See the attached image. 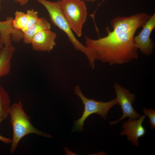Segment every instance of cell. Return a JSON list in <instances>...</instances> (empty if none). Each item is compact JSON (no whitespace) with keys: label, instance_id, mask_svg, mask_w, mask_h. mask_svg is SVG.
Segmentation results:
<instances>
[{"label":"cell","instance_id":"1","mask_svg":"<svg viewBox=\"0 0 155 155\" xmlns=\"http://www.w3.org/2000/svg\"><path fill=\"white\" fill-rule=\"evenodd\" d=\"M151 15L139 13L129 17L118 16L110 22L113 30L106 29L107 35L97 39L85 36V46L94 59L110 65L122 64L138 59L134 34Z\"/></svg>","mask_w":155,"mask_h":155},{"label":"cell","instance_id":"2","mask_svg":"<svg viewBox=\"0 0 155 155\" xmlns=\"http://www.w3.org/2000/svg\"><path fill=\"white\" fill-rule=\"evenodd\" d=\"M9 115L13 129L10 148L11 153L16 150L20 141L28 134L34 133L46 137H52L51 135L38 130L32 125L30 117L24 111L21 100L11 106Z\"/></svg>","mask_w":155,"mask_h":155},{"label":"cell","instance_id":"3","mask_svg":"<svg viewBox=\"0 0 155 155\" xmlns=\"http://www.w3.org/2000/svg\"><path fill=\"white\" fill-rule=\"evenodd\" d=\"M46 9L53 24L67 35L74 48L85 54L91 67L95 66V60L92 51L82 44L76 38L68 23L61 12L60 0L51 2L46 0H36Z\"/></svg>","mask_w":155,"mask_h":155},{"label":"cell","instance_id":"4","mask_svg":"<svg viewBox=\"0 0 155 155\" xmlns=\"http://www.w3.org/2000/svg\"><path fill=\"white\" fill-rule=\"evenodd\" d=\"M74 93L81 99L84 105V109L81 117L74 121L72 129L73 131H82L84 129L85 121L90 115L93 114L100 115L104 119H106L110 109L114 106L118 104L116 98L107 102L88 98L84 95L79 85L75 87Z\"/></svg>","mask_w":155,"mask_h":155},{"label":"cell","instance_id":"5","mask_svg":"<svg viewBox=\"0 0 155 155\" xmlns=\"http://www.w3.org/2000/svg\"><path fill=\"white\" fill-rule=\"evenodd\" d=\"M61 12L73 32L79 37L88 15L85 2L82 0H61Z\"/></svg>","mask_w":155,"mask_h":155},{"label":"cell","instance_id":"6","mask_svg":"<svg viewBox=\"0 0 155 155\" xmlns=\"http://www.w3.org/2000/svg\"><path fill=\"white\" fill-rule=\"evenodd\" d=\"M114 88L116 95V98L118 104L121 107L123 114L119 119L111 121L110 125H115L127 117L132 119L140 117L141 115L135 111L132 106L135 98V95L130 93L128 90L117 83H115Z\"/></svg>","mask_w":155,"mask_h":155},{"label":"cell","instance_id":"7","mask_svg":"<svg viewBox=\"0 0 155 155\" xmlns=\"http://www.w3.org/2000/svg\"><path fill=\"white\" fill-rule=\"evenodd\" d=\"M143 29L138 35L134 37V40L138 49L146 56L152 53L154 44L150 38L151 32L155 28V13L142 26Z\"/></svg>","mask_w":155,"mask_h":155},{"label":"cell","instance_id":"8","mask_svg":"<svg viewBox=\"0 0 155 155\" xmlns=\"http://www.w3.org/2000/svg\"><path fill=\"white\" fill-rule=\"evenodd\" d=\"M146 117L143 115L136 119L129 118L123 125L122 128L123 130L121 132L120 135H127V138L133 145L139 147L138 139L143 136L146 132V129L142 125Z\"/></svg>","mask_w":155,"mask_h":155},{"label":"cell","instance_id":"9","mask_svg":"<svg viewBox=\"0 0 155 155\" xmlns=\"http://www.w3.org/2000/svg\"><path fill=\"white\" fill-rule=\"evenodd\" d=\"M57 35L50 29L42 30L35 34L30 44L32 49L36 51L50 52L55 46Z\"/></svg>","mask_w":155,"mask_h":155},{"label":"cell","instance_id":"10","mask_svg":"<svg viewBox=\"0 0 155 155\" xmlns=\"http://www.w3.org/2000/svg\"><path fill=\"white\" fill-rule=\"evenodd\" d=\"M13 18H7L5 20L0 21V35L4 46L12 45L11 37L14 38L20 34L21 30L14 28L12 24Z\"/></svg>","mask_w":155,"mask_h":155},{"label":"cell","instance_id":"11","mask_svg":"<svg viewBox=\"0 0 155 155\" xmlns=\"http://www.w3.org/2000/svg\"><path fill=\"white\" fill-rule=\"evenodd\" d=\"M16 49L11 45L4 46L0 53V78L7 75L11 68V60Z\"/></svg>","mask_w":155,"mask_h":155},{"label":"cell","instance_id":"12","mask_svg":"<svg viewBox=\"0 0 155 155\" xmlns=\"http://www.w3.org/2000/svg\"><path fill=\"white\" fill-rule=\"evenodd\" d=\"M51 24L45 18H39L36 22L24 33L23 40L26 44H30L34 36L44 30L50 29Z\"/></svg>","mask_w":155,"mask_h":155},{"label":"cell","instance_id":"13","mask_svg":"<svg viewBox=\"0 0 155 155\" xmlns=\"http://www.w3.org/2000/svg\"><path fill=\"white\" fill-rule=\"evenodd\" d=\"M10 104L8 93L0 85V124L9 115Z\"/></svg>","mask_w":155,"mask_h":155},{"label":"cell","instance_id":"14","mask_svg":"<svg viewBox=\"0 0 155 155\" xmlns=\"http://www.w3.org/2000/svg\"><path fill=\"white\" fill-rule=\"evenodd\" d=\"M15 18L12 21L13 28L22 31L26 27L27 21L26 13L20 11H16L15 13Z\"/></svg>","mask_w":155,"mask_h":155},{"label":"cell","instance_id":"15","mask_svg":"<svg viewBox=\"0 0 155 155\" xmlns=\"http://www.w3.org/2000/svg\"><path fill=\"white\" fill-rule=\"evenodd\" d=\"M27 17V21L25 27L21 31L24 33L35 24L38 20V12L33 9H28L26 13Z\"/></svg>","mask_w":155,"mask_h":155},{"label":"cell","instance_id":"16","mask_svg":"<svg viewBox=\"0 0 155 155\" xmlns=\"http://www.w3.org/2000/svg\"><path fill=\"white\" fill-rule=\"evenodd\" d=\"M144 115L148 117L149 119V122L151 129L153 130L155 127V110L152 108L148 109H143Z\"/></svg>","mask_w":155,"mask_h":155},{"label":"cell","instance_id":"17","mask_svg":"<svg viewBox=\"0 0 155 155\" xmlns=\"http://www.w3.org/2000/svg\"><path fill=\"white\" fill-rule=\"evenodd\" d=\"M0 141L6 144L11 143L12 141L11 139L2 136L0 135Z\"/></svg>","mask_w":155,"mask_h":155},{"label":"cell","instance_id":"18","mask_svg":"<svg viewBox=\"0 0 155 155\" xmlns=\"http://www.w3.org/2000/svg\"><path fill=\"white\" fill-rule=\"evenodd\" d=\"M16 1L18 2L21 5H24L26 4L29 0H15Z\"/></svg>","mask_w":155,"mask_h":155},{"label":"cell","instance_id":"19","mask_svg":"<svg viewBox=\"0 0 155 155\" xmlns=\"http://www.w3.org/2000/svg\"><path fill=\"white\" fill-rule=\"evenodd\" d=\"M3 46L4 44L0 35V49H1L3 47Z\"/></svg>","mask_w":155,"mask_h":155},{"label":"cell","instance_id":"20","mask_svg":"<svg viewBox=\"0 0 155 155\" xmlns=\"http://www.w3.org/2000/svg\"><path fill=\"white\" fill-rule=\"evenodd\" d=\"M86 1H94L95 0H86Z\"/></svg>","mask_w":155,"mask_h":155},{"label":"cell","instance_id":"21","mask_svg":"<svg viewBox=\"0 0 155 155\" xmlns=\"http://www.w3.org/2000/svg\"><path fill=\"white\" fill-rule=\"evenodd\" d=\"M1 0H0V11L1 9V5H0V3H1Z\"/></svg>","mask_w":155,"mask_h":155},{"label":"cell","instance_id":"22","mask_svg":"<svg viewBox=\"0 0 155 155\" xmlns=\"http://www.w3.org/2000/svg\"><path fill=\"white\" fill-rule=\"evenodd\" d=\"M1 49H0V52H1Z\"/></svg>","mask_w":155,"mask_h":155}]
</instances>
